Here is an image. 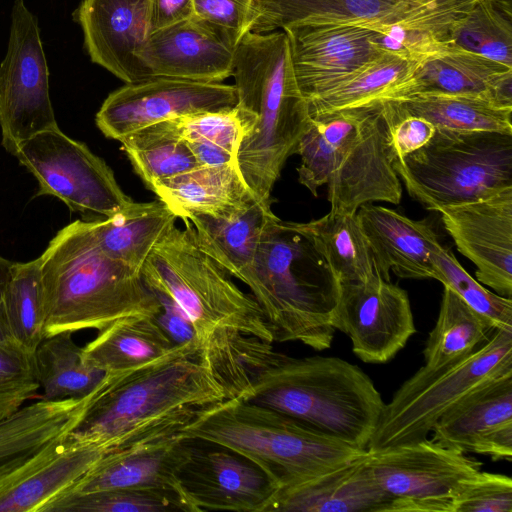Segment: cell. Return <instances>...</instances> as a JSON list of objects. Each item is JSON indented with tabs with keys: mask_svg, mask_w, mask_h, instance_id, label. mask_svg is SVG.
<instances>
[{
	"mask_svg": "<svg viewBox=\"0 0 512 512\" xmlns=\"http://www.w3.org/2000/svg\"><path fill=\"white\" fill-rule=\"evenodd\" d=\"M13 155L37 179L38 195L57 197L72 211L110 217L134 203L106 162L58 127L21 142Z\"/></svg>",
	"mask_w": 512,
	"mask_h": 512,
	"instance_id": "cell-11",
	"label": "cell"
},
{
	"mask_svg": "<svg viewBox=\"0 0 512 512\" xmlns=\"http://www.w3.org/2000/svg\"><path fill=\"white\" fill-rule=\"evenodd\" d=\"M151 191L183 220L192 214L228 218L259 201L236 162L199 166L156 183Z\"/></svg>",
	"mask_w": 512,
	"mask_h": 512,
	"instance_id": "cell-28",
	"label": "cell"
},
{
	"mask_svg": "<svg viewBox=\"0 0 512 512\" xmlns=\"http://www.w3.org/2000/svg\"><path fill=\"white\" fill-rule=\"evenodd\" d=\"M186 143L200 166L236 162L242 138L253 123L235 106L166 120Z\"/></svg>",
	"mask_w": 512,
	"mask_h": 512,
	"instance_id": "cell-37",
	"label": "cell"
},
{
	"mask_svg": "<svg viewBox=\"0 0 512 512\" xmlns=\"http://www.w3.org/2000/svg\"><path fill=\"white\" fill-rule=\"evenodd\" d=\"M495 329L491 320L444 286L438 317L423 350L424 366L437 369L465 358L485 344Z\"/></svg>",
	"mask_w": 512,
	"mask_h": 512,
	"instance_id": "cell-34",
	"label": "cell"
},
{
	"mask_svg": "<svg viewBox=\"0 0 512 512\" xmlns=\"http://www.w3.org/2000/svg\"><path fill=\"white\" fill-rule=\"evenodd\" d=\"M437 212L458 251L476 266L477 281L511 298L512 187Z\"/></svg>",
	"mask_w": 512,
	"mask_h": 512,
	"instance_id": "cell-18",
	"label": "cell"
},
{
	"mask_svg": "<svg viewBox=\"0 0 512 512\" xmlns=\"http://www.w3.org/2000/svg\"><path fill=\"white\" fill-rule=\"evenodd\" d=\"M196 442V441H195ZM194 447L178 481L191 512H268L279 489L256 464L230 449Z\"/></svg>",
	"mask_w": 512,
	"mask_h": 512,
	"instance_id": "cell-16",
	"label": "cell"
},
{
	"mask_svg": "<svg viewBox=\"0 0 512 512\" xmlns=\"http://www.w3.org/2000/svg\"><path fill=\"white\" fill-rule=\"evenodd\" d=\"M225 398L223 385L199 359L193 339L141 367L105 373L67 438L108 453L177 434L197 408Z\"/></svg>",
	"mask_w": 512,
	"mask_h": 512,
	"instance_id": "cell-2",
	"label": "cell"
},
{
	"mask_svg": "<svg viewBox=\"0 0 512 512\" xmlns=\"http://www.w3.org/2000/svg\"><path fill=\"white\" fill-rule=\"evenodd\" d=\"M276 217L270 202L256 201L232 217L192 214L187 220L194 228L199 247L250 289L255 281L254 265L260 242Z\"/></svg>",
	"mask_w": 512,
	"mask_h": 512,
	"instance_id": "cell-29",
	"label": "cell"
},
{
	"mask_svg": "<svg viewBox=\"0 0 512 512\" xmlns=\"http://www.w3.org/2000/svg\"><path fill=\"white\" fill-rule=\"evenodd\" d=\"M437 279L464 302L491 320L497 329L512 331V299L495 294L470 276L442 245L432 253Z\"/></svg>",
	"mask_w": 512,
	"mask_h": 512,
	"instance_id": "cell-43",
	"label": "cell"
},
{
	"mask_svg": "<svg viewBox=\"0 0 512 512\" xmlns=\"http://www.w3.org/2000/svg\"><path fill=\"white\" fill-rule=\"evenodd\" d=\"M93 396L40 400L0 420V494L56 454Z\"/></svg>",
	"mask_w": 512,
	"mask_h": 512,
	"instance_id": "cell-20",
	"label": "cell"
},
{
	"mask_svg": "<svg viewBox=\"0 0 512 512\" xmlns=\"http://www.w3.org/2000/svg\"><path fill=\"white\" fill-rule=\"evenodd\" d=\"M150 0H82L74 13L92 62L126 84L148 79L137 52L149 36Z\"/></svg>",
	"mask_w": 512,
	"mask_h": 512,
	"instance_id": "cell-23",
	"label": "cell"
},
{
	"mask_svg": "<svg viewBox=\"0 0 512 512\" xmlns=\"http://www.w3.org/2000/svg\"><path fill=\"white\" fill-rule=\"evenodd\" d=\"M40 257L44 338L100 331L114 321L156 316L160 310L141 271L103 253L89 221L77 220L62 228Z\"/></svg>",
	"mask_w": 512,
	"mask_h": 512,
	"instance_id": "cell-5",
	"label": "cell"
},
{
	"mask_svg": "<svg viewBox=\"0 0 512 512\" xmlns=\"http://www.w3.org/2000/svg\"><path fill=\"white\" fill-rule=\"evenodd\" d=\"M220 382L227 398L273 409L365 450L385 404L357 365L332 356L292 357L248 335L235 340Z\"/></svg>",
	"mask_w": 512,
	"mask_h": 512,
	"instance_id": "cell-1",
	"label": "cell"
},
{
	"mask_svg": "<svg viewBox=\"0 0 512 512\" xmlns=\"http://www.w3.org/2000/svg\"><path fill=\"white\" fill-rule=\"evenodd\" d=\"M380 101L388 121L415 116L440 129L512 133V108L501 107L482 98L415 95Z\"/></svg>",
	"mask_w": 512,
	"mask_h": 512,
	"instance_id": "cell-32",
	"label": "cell"
},
{
	"mask_svg": "<svg viewBox=\"0 0 512 512\" xmlns=\"http://www.w3.org/2000/svg\"><path fill=\"white\" fill-rule=\"evenodd\" d=\"M174 225L151 251L141 274L152 290L171 297L189 317L198 357L217 376L233 358L240 335L274 342L268 322L253 296L198 245L192 224Z\"/></svg>",
	"mask_w": 512,
	"mask_h": 512,
	"instance_id": "cell-4",
	"label": "cell"
},
{
	"mask_svg": "<svg viewBox=\"0 0 512 512\" xmlns=\"http://www.w3.org/2000/svg\"><path fill=\"white\" fill-rule=\"evenodd\" d=\"M393 167L412 198L438 211L512 187V133L436 128L420 149Z\"/></svg>",
	"mask_w": 512,
	"mask_h": 512,
	"instance_id": "cell-9",
	"label": "cell"
},
{
	"mask_svg": "<svg viewBox=\"0 0 512 512\" xmlns=\"http://www.w3.org/2000/svg\"><path fill=\"white\" fill-rule=\"evenodd\" d=\"M388 122L395 158H403L423 147L436 130L433 124L415 116H405Z\"/></svg>",
	"mask_w": 512,
	"mask_h": 512,
	"instance_id": "cell-47",
	"label": "cell"
},
{
	"mask_svg": "<svg viewBox=\"0 0 512 512\" xmlns=\"http://www.w3.org/2000/svg\"><path fill=\"white\" fill-rule=\"evenodd\" d=\"M119 142L149 190L164 179L200 166L167 121L128 134Z\"/></svg>",
	"mask_w": 512,
	"mask_h": 512,
	"instance_id": "cell-39",
	"label": "cell"
},
{
	"mask_svg": "<svg viewBox=\"0 0 512 512\" xmlns=\"http://www.w3.org/2000/svg\"><path fill=\"white\" fill-rule=\"evenodd\" d=\"M0 307L11 338L35 352L44 339L41 257L26 263H13Z\"/></svg>",
	"mask_w": 512,
	"mask_h": 512,
	"instance_id": "cell-40",
	"label": "cell"
},
{
	"mask_svg": "<svg viewBox=\"0 0 512 512\" xmlns=\"http://www.w3.org/2000/svg\"><path fill=\"white\" fill-rule=\"evenodd\" d=\"M71 332L44 338L35 351L41 400L60 401L84 398L101 383L105 372L86 365L82 347Z\"/></svg>",
	"mask_w": 512,
	"mask_h": 512,
	"instance_id": "cell-36",
	"label": "cell"
},
{
	"mask_svg": "<svg viewBox=\"0 0 512 512\" xmlns=\"http://www.w3.org/2000/svg\"><path fill=\"white\" fill-rule=\"evenodd\" d=\"M392 502L376 483L366 451L280 492L268 512H390Z\"/></svg>",
	"mask_w": 512,
	"mask_h": 512,
	"instance_id": "cell-27",
	"label": "cell"
},
{
	"mask_svg": "<svg viewBox=\"0 0 512 512\" xmlns=\"http://www.w3.org/2000/svg\"><path fill=\"white\" fill-rule=\"evenodd\" d=\"M296 154L298 181L314 196L327 184L332 211L356 214L364 204L401 200L390 124L380 100L312 117Z\"/></svg>",
	"mask_w": 512,
	"mask_h": 512,
	"instance_id": "cell-6",
	"label": "cell"
},
{
	"mask_svg": "<svg viewBox=\"0 0 512 512\" xmlns=\"http://www.w3.org/2000/svg\"><path fill=\"white\" fill-rule=\"evenodd\" d=\"M236 107L254 121L242 138L236 164L259 201L270 202L286 160L312 118L293 71L283 30L247 32L234 50Z\"/></svg>",
	"mask_w": 512,
	"mask_h": 512,
	"instance_id": "cell-3",
	"label": "cell"
},
{
	"mask_svg": "<svg viewBox=\"0 0 512 512\" xmlns=\"http://www.w3.org/2000/svg\"><path fill=\"white\" fill-rule=\"evenodd\" d=\"M180 434L248 458L270 477L279 493L367 451L318 433L283 413L237 398L197 408Z\"/></svg>",
	"mask_w": 512,
	"mask_h": 512,
	"instance_id": "cell-8",
	"label": "cell"
},
{
	"mask_svg": "<svg viewBox=\"0 0 512 512\" xmlns=\"http://www.w3.org/2000/svg\"><path fill=\"white\" fill-rule=\"evenodd\" d=\"M512 371V331L495 329L489 340L465 358L437 369L422 366L384 404L366 450L427 438L453 404L482 383Z\"/></svg>",
	"mask_w": 512,
	"mask_h": 512,
	"instance_id": "cell-10",
	"label": "cell"
},
{
	"mask_svg": "<svg viewBox=\"0 0 512 512\" xmlns=\"http://www.w3.org/2000/svg\"><path fill=\"white\" fill-rule=\"evenodd\" d=\"M0 127L2 145L12 154L21 142L58 127L38 21L24 0H14L0 64Z\"/></svg>",
	"mask_w": 512,
	"mask_h": 512,
	"instance_id": "cell-12",
	"label": "cell"
},
{
	"mask_svg": "<svg viewBox=\"0 0 512 512\" xmlns=\"http://www.w3.org/2000/svg\"><path fill=\"white\" fill-rule=\"evenodd\" d=\"M254 267L250 290L274 342L330 348L340 283L312 238L294 222L276 217L265 230Z\"/></svg>",
	"mask_w": 512,
	"mask_h": 512,
	"instance_id": "cell-7",
	"label": "cell"
},
{
	"mask_svg": "<svg viewBox=\"0 0 512 512\" xmlns=\"http://www.w3.org/2000/svg\"><path fill=\"white\" fill-rule=\"evenodd\" d=\"M152 291L160 304L155 318L173 343L182 344L195 339L192 323L184 310L168 295Z\"/></svg>",
	"mask_w": 512,
	"mask_h": 512,
	"instance_id": "cell-48",
	"label": "cell"
},
{
	"mask_svg": "<svg viewBox=\"0 0 512 512\" xmlns=\"http://www.w3.org/2000/svg\"><path fill=\"white\" fill-rule=\"evenodd\" d=\"M512 0H478L456 24L450 45L512 67Z\"/></svg>",
	"mask_w": 512,
	"mask_h": 512,
	"instance_id": "cell-41",
	"label": "cell"
},
{
	"mask_svg": "<svg viewBox=\"0 0 512 512\" xmlns=\"http://www.w3.org/2000/svg\"><path fill=\"white\" fill-rule=\"evenodd\" d=\"M13 262L0 256V298L10 275Z\"/></svg>",
	"mask_w": 512,
	"mask_h": 512,
	"instance_id": "cell-50",
	"label": "cell"
},
{
	"mask_svg": "<svg viewBox=\"0 0 512 512\" xmlns=\"http://www.w3.org/2000/svg\"><path fill=\"white\" fill-rule=\"evenodd\" d=\"M234 50L192 17L151 33L136 56L149 78L221 83L232 76Z\"/></svg>",
	"mask_w": 512,
	"mask_h": 512,
	"instance_id": "cell-24",
	"label": "cell"
},
{
	"mask_svg": "<svg viewBox=\"0 0 512 512\" xmlns=\"http://www.w3.org/2000/svg\"><path fill=\"white\" fill-rule=\"evenodd\" d=\"M107 452L67 437L47 462L0 494V512H40Z\"/></svg>",
	"mask_w": 512,
	"mask_h": 512,
	"instance_id": "cell-33",
	"label": "cell"
},
{
	"mask_svg": "<svg viewBox=\"0 0 512 512\" xmlns=\"http://www.w3.org/2000/svg\"><path fill=\"white\" fill-rule=\"evenodd\" d=\"M194 444L179 432L110 451L63 492L140 488L173 491L183 497L178 475Z\"/></svg>",
	"mask_w": 512,
	"mask_h": 512,
	"instance_id": "cell-22",
	"label": "cell"
},
{
	"mask_svg": "<svg viewBox=\"0 0 512 512\" xmlns=\"http://www.w3.org/2000/svg\"><path fill=\"white\" fill-rule=\"evenodd\" d=\"M333 327L351 340L365 363L383 364L416 333L408 294L376 272L367 280L340 284Z\"/></svg>",
	"mask_w": 512,
	"mask_h": 512,
	"instance_id": "cell-15",
	"label": "cell"
},
{
	"mask_svg": "<svg viewBox=\"0 0 512 512\" xmlns=\"http://www.w3.org/2000/svg\"><path fill=\"white\" fill-rule=\"evenodd\" d=\"M236 104L234 85L151 77L111 92L96 114V124L107 138L119 141L166 120Z\"/></svg>",
	"mask_w": 512,
	"mask_h": 512,
	"instance_id": "cell-14",
	"label": "cell"
},
{
	"mask_svg": "<svg viewBox=\"0 0 512 512\" xmlns=\"http://www.w3.org/2000/svg\"><path fill=\"white\" fill-rule=\"evenodd\" d=\"M194 17V0H150L149 35Z\"/></svg>",
	"mask_w": 512,
	"mask_h": 512,
	"instance_id": "cell-49",
	"label": "cell"
},
{
	"mask_svg": "<svg viewBox=\"0 0 512 512\" xmlns=\"http://www.w3.org/2000/svg\"><path fill=\"white\" fill-rule=\"evenodd\" d=\"M415 95L477 97L512 108V67L448 45L416 61L411 74L379 100Z\"/></svg>",
	"mask_w": 512,
	"mask_h": 512,
	"instance_id": "cell-21",
	"label": "cell"
},
{
	"mask_svg": "<svg viewBox=\"0 0 512 512\" xmlns=\"http://www.w3.org/2000/svg\"><path fill=\"white\" fill-rule=\"evenodd\" d=\"M432 440L463 453L512 460V371L477 386L434 424Z\"/></svg>",
	"mask_w": 512,
	"mask_h": 512,
	"instance_id": "cell-19",
	"label": "cell"
},
{
	"mask_svg": "<svg viewBox=\"0 0 512 512\" xmlns=\"http://www.w3.org/2000/svg\"><path fill=\"white\" fill-rule=\"evenodd\" d=\"M379 488L392 499L390 512H451L462 485L481 471L482 462L432 439L368 451Z\"/></svg>",
	"mask_w": 512,
	"mask_h": 512,
	"instance_id": "cell-13",
	"label": "cell"
},
{
	"mask_svg": "<svg viewBox=\"0 0 512 512\" xmlns=\"http://www.w3.org/2000/svg\"><path fill=\"white\" fill-rule=\"evenodd\" d=\"M416 61L383 50L335 87L308 102L311 118L379 100L412 72Z\"/></svg>",
	"mask_w": 512,
	"mask_h": 512,
	"instance_id": "cell-38",
	"label": "cell"
},
{
	"mask_svg": "<svg viewBox=\"0 0 512 512\" xmlns=\"http://www.w3.org/2000/svg\"><path fill=\"white\" fill-rule=\"evenodd\" d=\"M176 218V214L158 199L134 202L113 216L89 221V226L103 253L141 271L151 251L175 225Z\"/></svg>",
	"mask_w": 512,
	"mask_h": 512,
	"instance_id": "cell-30",
	"label": "cell"
},
{
	"mask_svg": "<svg viewBox=\"0 0 512 512\" xmlns=\"http://www.w3.org/2000/svg\"><path fill=\"white\" fill-rule=\"evenodd\" d=\"M425 0H252L248 31L302 24H352L369 29L405 17Z\"/></svg>",
	"mask_w": 512,
	"mask_h": 512,
	"instance_id": "cell-26",
	"label": "cell"
},
{
	"mask_svg": "<svg viewBox=\"0 0 512 512\" xmlns=\"http://www.w3.org/2000/svg\"><path fill=\"white\" fill-rule=\"evenodd\" d=\"M191 512L178 493L158 489H114L91 493L62 492L40 512Z\"/></svg>",
	"mask_w": 512,
	"mask_h": 512,
	"instance_id": "cell-42",
	"label": "cell"
},
{
	"mask_svg": "<svg viewBox=\"0 0 512 512\" xmlns=\"http://www.w3.org/2000/svg\"><path fill=\"white\" fill-rule=\"evenodd\" d=\"M295 224L312 238L340 284L365 281L375 273L356 214L330 210L319 219Z\"/></svg>",
	"mask_w": 512,
	"mask_h": 512,
	"instance_id": "cell-35",
	"label": "cell"
},
{
	"mask_svg": "<svg viewBox=\"0 0 512 512\" xmlns=\"http://www.w3.org/2000/svg\"><path fill=\"white\" fill-rule=\"evenodd\" d=\"M451 512H512V479L479 471L453 497Z\"/></svg>",
	"mask_w": 512,
	"mask_h": 512,
	"instance_id": "cell-45",
	"label": "cell"
},
{
	"mask_svg": "<svg viewBox=\"0 0 512 512\" xmlns=\"http://www.w3.org/2000/svg\"><path fill=\"white\" fill-rule=\"evenodd\" d=\"M39 389L35 352L13 339L0 342V420L19 411Z\"/></svg>",
	"mask_w": 512,
	"mask_h": 512,
	"instance_id": "cell-44",
	"label": "cell"
},
{
	"mask_svg": "<svg viewBox=\"0 0 512 512\" xmlns=\"http://www.w3.org/2000/svg\"><path fill=\"white\" fill-rule=\"evenodd\" d=\"M11 335L0 307V342L10 340Z\"/></svg>",
	"mask_w": 512,
	"mask_h": 512,
	"instance_id": "cell-51",
	"label": "cell"
},
{
	"mask_svg": "<svg viewBox=\"0 0 512 512\" xmlns=\"http://www.w3.org/2000/svg\"><path fill=\"white\" fill-rule=\"evenodd\" d=\"M252 0H194V17L235 48L248 31Z\"/></svg>",
	"mask_w": 512,
	"mask_h": 512,
	"instance_id": "cell-46",
	"label": "cell"
},
{
	"mask_svg": "<svg viewBox=\"0 0 512 512\" xmlns=\"http://www.w3.org/2000/svg\"><path fill=\"white\" fill-rule=\"evenodd\" d=\"M177 344L155 316H138L112 322L82 347V359L105 373L138 368L169 353Z\"/></svg>",
	"mask_w": 512,
	"mask_h": 512,
	"instance_id": "cell-31",
	"label": "cell"
},
{
	"mask_svg": "<svg viewBox=\"0 0 512 512\" xmlns=\"http://www.w3.org/2000/svg\"><path fill=\"white\" fill-rule=\"evenodd\" d=\"M370 247L375 272L389 281L398 277L437 279L432 253L441 244L425 220H412L390 208L364 204L356 212Z\"/></svg>",
	"mask_w": 512,
	"mask_h": 512,
	"instance_id": "cell-25",
	"label": "cell"
},
{
	"mask_svg": "<svg viewBox=\"0 0 512 512\" xmlns=\"http://www.w3.org/2000/svg\"><path fill=\"white\" fill-rule=\"evenodd\" d=\"M298 88L307 101L329 91L383 49L378 33L352 24H302L286 27Z\"/></svg>",
	"mask_w": 512,
	"mask_h": 512,
	"instance_id": "cell-17",
	"label": "cell"
}]
</instances>
